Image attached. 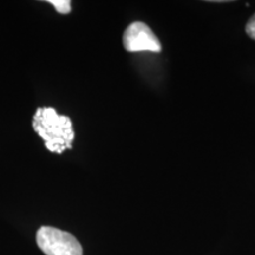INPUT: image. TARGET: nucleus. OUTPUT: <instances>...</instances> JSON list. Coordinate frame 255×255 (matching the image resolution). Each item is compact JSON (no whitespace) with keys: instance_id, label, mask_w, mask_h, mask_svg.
Returning a JSON list of instances; mask_svg holds the SVG:
<instances>
[{"instance_id":"obj_3","label":"nucleus","mask_w":255,"mask_h":255,"mask_svg":"<svg viewBox=\"0 0 255 255\" xmlns=\"http://www.w3.org/2000/svg\"><path fill=\"white\" fill-rule=\"evenodd\" d=\"M124 49L129 52H148L158 53L162 51V45L158 38L148 25L142 21H135L127 27L123 34Z\"/></svg>"},{"instance_id":"obj_2","label":"nucleus","mask_w":255,"mask_h":255,"mask_svg":"<svg viewBox=\"0 0 255 255\" xmlns=\"http://www.w3.org/2000/svg\"><path fill=\"white\" fill-rule=\"evenodd\" d=\"M37 244L46 255H83V248L77 239L55 227H40L37 232Z\"/></svg>"},{"instance_id":"obj_4","label":"nucleus","mask_w":255,"mask_h":255,"mask_svg":"<svg viewBox=\"0 0 255 255\" xmlns=\"http://www.w3.org/2000/svg\"><path fill=\"white\" fill-rule=\"evenodd\" d=\"M49 2L55 6V8L60 14H68L71 11V1L70 0H50Z\"/></svg>"},{"instance_id":"obj_5","label":"nucleus","mask_w":255,"mask_h":255,"mask_svg":"<svg viewBox=\"0 0 255 255\" xmlns=\"http://www.w3.org/2000/svg\"><path fill=\"white\" fill-rule=\"evenodd\" d=\"M245 30H246V33L248 36H250L252 39L255 40V14L250 19V20H248Z\"/></svg>"},{"instance_id":"obj_1","label":"nucleus","mask_w":255,"mask_h":255,"mask_svg":"<svg viewBox=\"0 0 255 255\" xmlns=\"http://www.w3.org/2000/svg\"><path fill=\"white\" fill-rule=\"evenodd\" d=\"M32 126L45 141L47 150L62 154L65 149H72L75 131L71 120L68 116H60L53 108H38Z\"/></svg>"}]
</instances>
